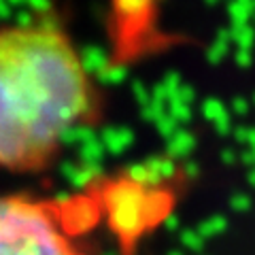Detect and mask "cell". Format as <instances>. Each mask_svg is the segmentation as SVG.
I'll list each match as a JSON object with an SVG mask.
<instances>
[{
    "mask_svg": "<svg viewBox=\"0 0 255 255\" xmlns=\"http://www.w3.org/2000/svg\"><path fill=\"white\" fill-rule=\"evenodd\" d=\"M90 107L85 75L62 34H0V166L41 164Z\"/></svg>",
    "mask_w": 255,
    "mask_h": 255,
    "instance_id": "1",
    "label": "cell"
},
{
    "mask_svg": "<svg viewBox=\"0 0 255 255\" xmlns=\"http://www.w3.org/2000/svg\"><path fill=\"white\" fill-rule=\"evenodd\" d=\"M0 255H77L55 215L23 198H0Z\"/></svg>",
    "mask_w": 255,
    "mask_h": 255,
    "instance_id": "2",
    "label": "cell"
},
{
    "mask_svg": "<svg viewBox=\"0 0 255 255\" xmlns=\"http://www.w3.org/2000/svg\"><path fill=\"white\" fill-rule=\"evenodd\" d=\"M107 209L111 217V226L115 232L126 238L136 236L147 223L149 217V198L145 189L134 183H119L111 185L107 191Z\"/></svg>",
    "mask_w": 255,
    "mask_h": 255,
    "instance_id": "3",
    "label": "cell"
},
{
    "mask_svg": "<svg viewBox=\"0 0 255 255\" xmlns=\"http://www.w3.org/2000/svg\"><path fill=\"white\" fill-rule=\"evenodd\" d=\"M60 174L66 179L75 189L90 187L94 181L102 177V164H73V162H62Z\"/></svg>",
    "mask_w": 255,
    "mask_h": 255,
    "instance_id": "4",
    "label": "cell"
},
{
    "mask_svg": "<svg viewBox=\"0 0 255 255\" xmlns=\"http://www.w3.org/2000/svg\"><path fill=\"white\" fill-rule=\"evenodd\" d=\"M157 162H159V155H153V157H147L145 162L140 164H130L126 170V177L130 183L138 185L142 189H151V187H159L164 183L162 174H159V168H157Z\"/></svg>",
    "mask_w": 255,
    "mask_h": 255,
    "instance_id": "5",
    "label": "cell"
},
{
    "mask_svg": "<svg viewBox=\"0 0 255 255\" xmlns=\"http://www.w3.org/2000/svg\"><path fill=\"white\" fill-rule=\"evenodd\" d=\"M105 151L111 155H124L134 142V132L128 126H107L98 134Z\"/></svg>",
    "mask_w": 255,
    "mask_h": 255,
    "instance_id": "6",
    "label": "cell"
},
{
    "mask_svg": "<svg viewBox=\"0 0 255 255\" xmlns=\"http://www.w3.org/2000/svg\"><path fill=\"white\" fill-rule=\"evenodd\" d=\"M77 60H79V66H81L83 75L96 77L111 64V55L102 45H85Z\"/></svg>",
    "mask_w": 255,
    "mask_h": 255,
    "instance_id": "7",
    "label": "cell"
},
{
    "mask_svg": "<svg viewBox=\"0 0 255 255\" xmlns=\"http://www.w3.org/2000/svg\"><path fill=\"white\" fill-rule=\"evenodd\" d=\"M196 149V136L187 130H179L172 134V136L166 140V157L177 162V159H187L189 153Z\"/></svg>",
    "mask_w": 255,
    "mask_h": 255,
    "instance_id": "8",
    "label": "cell"
},
{
    "mask_svg": "<svg viewBox=\"0 0 255 255\" xmlns=\"http://www.w3.org/2000/svg\"><path fill=\"white\" fill-rule=\"evenodd\" d=\"M153 0H115L117 13L124 21H138L151 9Z\"/></svg>",
    "mask_w": 255,
    "mask_h": 255,
    "instance_id": "9",
    "label": "cell"
},
{
    "mask_svg": "<svg viewBox=\"0 0 255 255\" xmlns=\"http://www.w3.org/2000/svg\"><path fill=\"white\" fill-rule=\"evenodd\" d=\"M94 138H98V134H96L90 126L73 124V126H68L66 130H62L58 142L60 145H79L81 147V145H85V142H90Z\"/></svg>",
    "mask_w": 255,
    "mask_h": 255,
    "instance_id": "10",
    "label": "cell"
},
{
    "mask_svg": "<svg viewBox=\"0 0 255 255\" xmlns=\"http://www.w3.org/2000/svg\"><path fill=\"white\" fill-rule=\"evenodd\" d=\"M230 45H232V38H230V28H219L213 45L206 49V62L213 64V66L221 64V60L226 58L228 51H230Z\"/></svg>",
    "mask_w": 255,
    "mask_h": 255,
    "instance_id": "11",
    "label": "cell"
},
{
    "mask_svg": "<svg viewBox=\"0 0 255 255\" xmlns=\"http://www.w3.org/2000/svg\"><path fill=\"white\" fill-rule=\"evenodd\" d=\"M128 75H130V68H128L126 64H109L102 73L96 75V81L100 85L115 87V85H122L124 81H128Z\"/></svg>",
    "mask_w": 255,
    "mask_h": 255,
    "instance_id": "12",
    "label": "cell"
},
{
    "mask_svg": "<svg viewBox=\"0 0 255 255\" xmlns=\"http://www.w3.org/2000/svg\"><path fill=\"white\" fill-rule=\"evenodd\" d=\"M105 155H107V151H105V145L100 142V138H94L79 147V162L81 164H102Z\"/></svg>",
    "mask_w": 255,
    "mask_h": 255,
    "instance_id": "13",
    "label": "cell"
},
{
    "mask_svg": "<svg viewBox=\"0 0 255 255\" xmlns=\"http://www.w3.org/2000/svg\"><path fill=\"white\" fill-rule=\"evenodd\" d=\"M230 38L232 43L238 47V49H249L255 45V28L251 23L247 26H230Z\"/></svg>",
    "mask_w": 255,
    "mask_h": 255,
    "instance_id": "14",
    "label": "cell"
},
{
    "mask_svg": "<svg viewBox=\"0 0 255 255\" xmlns=\"http://www.w3.org/2000/svg\"><path fill=\"white\" fill-rule=\"evenodd\" d=\"M200 113L209 119V122H217V119H221L223 115H228L226 107H223V102L217 100V98H206L202 105H200Z\"/></svg>",
    "mask_w": 255,
    "mask_h": 255,
    "instance_id": "15",
    "label": "cell"
},
{
    "mask_svg": "<svg viewBox=\"0 0 255 255\" xmlns=\"http://www.w3.org/2000/svg\"><path fill=\"white\" fill-rule=\"evenodd\" d=\"M223 230H226V219H223V217H211V219L202 221L200 226L196 228V232L206 241V238H213V236L221 234Z\"/></svg>",
    "mask_w": 255,
    "mask_h": 255,
    "instance_id": "16",
    "label": "cell"
},
{
    "mask_svg": "<svg viewBox=\"0 0 255 255\" xmlns=\"http://www.w3.org/2000/svg\"><path fill=\"white\" fill-rule=\"evenodd\" d=\"M228 15H230V21H232V26H247L249 19L253 15L245 9L241 2H236V0H230L228 4Z\"/></svg>",
    "mask_w": 255,
    "mask_h": 255,
    "instance_id": "17",
    "label": "cell"
},
{
    "mask_svg": "<svg viewBox=\"0 0 255 255\" xmlns=\"http://www.w3.org/2000/svg\"><path fill=\"white\" fill-rule=\"evenodd\" d=\"M166 111H168V105H166V102H157V100L151 98L149 105L140 109V117L145 119L147 124H155L157 119L166 113Z\"/></svg>",
    "mask_w": 255,
    "mask_h": 255,
    "instance_id": "18",
    "label": "cell"
},
{
    "mask_svg": "<svg viewBox=\"0 0 255 255\" xmlns=\"http://www.w3.org/2000/svg\"><path fill=\"white\" fill-rule=\"evenodd\" d=\"M168 115L177 122L179 126L181 124H189L191 117H194V113H191V107L187 105H181V102H168Z\"/></svg>",
    "mask_w": 255,
    "mask_h": 255,
    "instance_id": "19",
    "label": "cell"
},
{
    "mask_svg": "<svg viewBox=\"0 0 255 255\" xmlns=\"http://www.w3.org/2000/svg\"><path fill=\"white\" fill-rule=\"evenodd\" d=\"M181 245L189 251H196L200 253L204 249V238L196 232V230H183L181 232Z\"/></svg>",
    "mask_w": 255,
    "mask_h": 255,
    "instance_id": "20",
    "label": "cell"
},
{
    "mask_svg": "<svg viewBox=\"0 0 255 255\" xmlns=\"http://www.w3.org/2000/svg\"><path fill=\"white\" fill-rule=\"evenodd\" d=\"M162 87H164V92H166V96H168V100L172 98L174 94L179 92V87L183 85V79H181V75L177 73V70H168L164 77H162Z\"/></svg>",
    "mask_w": 255,
    "mask_h": 255,
    "instance_id": "21",
    "label": "cell"
},
{
    "mask_svg": "<svg viewBox=\"0 0 255 255\" xmlns=\"http://www.w3.org/2000/svg\"><path fill=\"white\" fill-rule=\"evenodd\" d=\"M155 128H157V132H159V136H162V138H166V140H168L170 136H172V134L174 132H177L179 130V124L177 122H174V119L168 115V111H166V113L162 115V117H159L157 119V122H155Z\"/></svg>",
    "mask_w": 255,
    "mask_h": 255,
    "instance_id": "22",
    "label": "cell"
},
{
    "mask_svg": "<svg viewBox=\"0 0 255 255\" xmlns=\"http://www.w3.org/2000/svg\"><path fill=\"white\" fill-rule=\"evenodd\" d=\"M34 26H36V32H43V34H60V21L58 17H53L49 13L43 15Z\"/></svg>",
    "mask_w": 255,
    "mask_h": 255,
    "instance_id": "23",
    "label": "cell"
},
{
    "mask_svg": "<svg viewBox=\"0 0 255 255\" xmlns=\"http://www.w3.org/2000/svg\"><path fill=\"white\" fill-rule=\"evenodd\" d=\"M132 96H134V100H136V105L142 109V107H147L149 102H151V92H149V87L142 83V81H132Z\"/></svg>",
    "mask_w": 255,
    "mask_h": 255,
    "instance_id": "24",
    "label": "cell"
},
{
    "mask_svg": "<svg viewBox=\"0 0 255 255\" xmlns=\"http://www.w3.org/2000/svg\"><path fill=\"white\" fill-rule=\"evenodd\" d=\"M170 100H172V102H181V105L191 107V105H194V100H196V90H194V85L183 83V85L179 87V92L174 94ZM170 100H168V102H170Z\"/></svg>",
    "mask_w": 255,
    "mask_h": 255,
    "instance_id": "25",
    "label": "cell"
},
{
    "mask_svg": "<svg viewBox=\"0 0 255 255\" xmlns=\"http://www.w3.org/2000/svg\"><path fill=\"white\" fill-rule=\"evenodd\" d=\"M15 23H17L19 30H32V26H34V13H32L30 9H17V13H15Z\"/></svg>",
    "mask_w": 255,
    "mask_h": 255,
    "instance_id": "26",
    "label": "cell"
},
{
    "mask_svg": "<svg viewBox=\"0 0 255 255\" xmlns=\"http://www.w3.org/2000/svg\"><path fill=\"white\" fill-rule=\"evenodd\" d=\"M26 6L32 13H43L47 15L51 11V0H26Z\"/></svg>",
    "mask_w": 255,
    "mask_h": 255,
    "instance_id": "27",
    "label": "cell"
},
{
    "mask_svg": "<svg viewBox=\"0 0 255 255\" xmlns=\"http://www.w3.org/2000/svg\"><path fill=\"white\" fill-rule=\"evenodd\" d=\"M234 62L241 68H249L251 64H253V53L249 49H236L234 51Z\"/></svg>",
    "mask_w": 255,
    "mask_h": 255,
    "instance_id": "28",
    "label": "cell"
},
{
    "mask_svg": "<svg viewBox=\"0 0 255 255\" xmlns=\"http://www.w3.org/2000/svg\"><path fill=\"white\" fill-rule=\"evenodd\" d=\"M183 174L189 179H196L198 174H200V166L196 162H191V159H185V164H183Z\"/></svg>",
    "mask_w": 255,
    "mask_h": 255,
    "instance_id": "29",
    "label": "cell"
},
{
    "mask_svg": "<svg viewBox=\"0 0 255 255\" xmlns=\"http://www.w3.org/2000/svg\"><path fill=\"white\" fill-rule=\"evenodd\" d=\"M215 130H217L221 136L230 134V130H232V126H230V115H223L221 119H217V122H215Z\"/></svg>",
    "mask_w": 255,
    "mask_h": 255,
    "instance_id": "30",
    "label": "cell"
},
{
    "mask_svg": "<svg viewBox=\"0 0 255 255\" xmlns=\"http://www.w3.org/2000/svg\"><path fill=\"white\" fill-rule=\"evenodd\" d=\"M164 228L166 230H168V232H177V230L181 228V221H179V217H177V215H166V217H164Z\"/></svg>",
    "mask_w": 255,
    "mask_h": 255,
    "instance_id": "31",
    "label": "cell"
},
{
    "mask_svg": "<svg viewBox=\"0 0 255 255\" xmlns=\"http://www.w3.org/2000/svg\"><path fill=\"white\" fill-rule=\"evenodd\" d=\"M13 17V9L6 0H0V21H6Z\"/></svg>",
    "mask_w": 255,
    "mask_h": 255,
    "instance_id": "32",
    "label": "cell"
},
{
    "mask_svg": "<svg viewBox=\"0 0 255 255\" xmlns=\"http://www.w3.org/2000/svg\"><path fill=\"white\" fill-rule=\"evenodd\" d=\"M232 111H234V113H241V115H245L247 111H249V105H247V100H243V98H236V100L232 102Z\"/></svg>",
    "mask_w": 255,
    "mask_h": 255,
    "instance_id": "33",
    "label": "cell"
},
{
    "mask_svg": "<svg viewBox=\"0 0 255 255\" xmlns=\"http://www.w3.org/2000/svg\"><path fill=\"white\" fill-rule=\"evenodd\" d=\"M236 2H241V4H243V6H245V9H247V11H249L251 15L255 13V0H236Z\"/></svg>",
    "mask_w": 255,
    "mask_h": 255,
    "instance_id": "34",
    "label": "cell"
},
{
    "mask_svg": "<svg viewBox=\"0 0 255 255\" xmlns=\"http://www.w3.org/2000/svg\"><path fill=\"white\" fill-rule=\"evenodd\" d=\"M234 204V209H247V198H243V196H238V198H234V200H232Z\"/></svg>",
    "mask_w": 255,
    "mask_h": 255,
    "instance_id": "35",
    "label": "cell"
},
{
    "mask_svg": "<svg viewBox=\"0 0 255 255\" xmlns=\"http://www.w3.org/2000/svg\"><path fill=\"white\" fill-rule=\"evenodd\" d=\"M247 134H249L247 128H238V130H236V138L238 140H247Z\"/></svg>",
    "mask_w": 255,
    "mask_h": 255,
    "instance_id": "36",
    "label": "cell"
},
{
    "mask_svg": "<svg viewBox=\"0 0 255 255\" xmlns=\"http://www.w3.org/2000/svg\"><path fill=\"white\" fill-rule=\"evenodd\" d=\"M221 157H223V162H234V155H232V151H223V153H221Z\"/></svg>",
    "mask_w": 255,
    "mask_h": 255,
    "instance_id": "37",
    "label": "cell"
},
{
    "mask_svg": "<svg viewBox=\"0 0 255 255\" xmlns=\"http://www.w3.org/2000/svg\"><path fill=\"white\" fill-rule=\"evenodd\" d=\"M204 2H206V4H211V6H213V4H217V2H219V0H204Z\"/></svg>",
    "mask_w": 255,
    "mask_h": 255,
    "instance_id": "38",
    "label": "cell"
},
{
    "mask_svg": "<svg viewBox=\"0 0 255 255\" xmlns=\"http://www.w3.org/2000/svg\"><path fill=\"white\" fill-rule=\"evenodd\" d=\"M166 255H183V253H181V251H168Z\"/></svg>",
    "mask_w": 255,
    "mask_h": 255,
    "instance_id": "39",
    "label": "cell"
},
{
    "mask_svg": "<svg viewBox=\"0 0 255 255\" xmlns=\"http://www.w3.org/2000/svg\"><path fill=\"white\" fill-rule=\"evenodd\" d=\"M105 255H117V253H115V251H107Z\"/></svg>",
    "mask_w": 255,
    "mask_h": 255,
    "instance_id": "40",
    "label": "cell"
},
{
    "mask_svg": "<svg viewBox=\"0 0 255 255\" xmlns=\"http://www.w3.org/2000/svg\"><path fill=\"white\" fill-rule=\"evenodd\" d=\"M253 19H255V13H253Z\"/></svg>",
    "mask_w": 255,
    "mask_h": 255,
    "instance_id": "41",
    "label": "cell"
}]
</instances>
